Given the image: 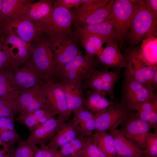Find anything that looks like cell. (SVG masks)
Returning <instances> with one entry per match:
<instances>
[{
  "label": "cell",
  "instance_id": "ee69618b",
  "mask_svg": "<svg viewBox=\"0 0 157 157\" xmlns=\"http://www.w3.org/2000/svg\"><path fill=\"white\" fill-rule=\"evenodd\" d=\"M56 2L59 5L66 8L75 7L78 8L83 5V0H57Z\"/></svg>",
  "mask_w": 157,
  "mask_h": 157
},
{
  "label": "cell",
  "instance_id": "d6a6232c",
  "mask_svg": "<svg viewBox=\"0 0 157 157\" xmlns=\"http://www.w3.org/2000/svg\"><path fill=\"white\" fill-rule=\"evenodd\" d=\"M91 141V137L79 136L60 147L59 151L64 157H76L78 153Z\"/></svg>",
  "mask_w": 157,
  "mask_h": 157
},
{
  "label": "cell",
  "instance_id": "f546056e",
  "mask_svg": "<svg viewBox=\"0 0 157 157\" xmlns=\"http://www.w3.org/2000/svg\"><path fill=\"white\" fill-rule=\"evenodd\" d=\"M137 112L141 120L147 122L150 128L157 129V96L154 93L140 106Z\"/></svg>",
  "mask_w": 157,
  "mask_h": 157
},
{
  "label": "cell",
  "instance_id": "3957f363",
  "mask_svg": "<svg viewBox=\"0 0 157 157\" xmlns=\"http://www.w3.org/2000/svg\"><path fill=\"white\" fill-rule=\"evenodd\" d=\"M98 66L95 56L83 55L80 52L55 75L56 83L71 82L82 84Z\"/></svg>",
  "mask_w": 157,
  "mask_h": 157
},
{
  "label": "cell",
  "instance_id": "8992f818",
  "mask_svg": "<svg viewBox=\"0 0 157 157\" xmlns=\"http://www.w3.org/2000/svg\"><path fill=\"white\" fill-rule=\"evenodd\" d=\"M109 1L100 0L97 3L84 4L72 11L74 28L100 23L107 19Z\"/></svg>",
  "mask_w": 157,
  "mask_h": 157
},
{
  "label": "cell",
  "instance_id": "277c9868",
  "mask_svg": "<svg viewBox=\"0 0 157 157\" xmlns=\"http://www.w3.org/2000/svg\"><path fill=\"white\" fill-rule=\"evenodd\" d=\"M137 0H110L108 4L110 22L118 38L120 45L128 35Z\"/></svg>",
  "mask_w": 157,
  "mask_h": 157
},
{
  "label": "cell",
  "instance_id": "9a60e30c",
  "mask_svg": "<svg viewBox=\"0 0 157 157\" xmlns=\"http://www.w3.org/2000/svg\"><path fill=\"white\" fill-rule=\"evenodd\" d=\"M42 85L51 107L58 119L64 122L68 120L71 114L68 109L63 91L52 81L44 82Z\"/></svg>",
  "mask_w": 157,
  "mask_h": 157
},
{
  "label": "cell",
  "instance_id": "ac0fdd59",
  "mask_svg": "<svg viewBox=\"0 0 157 157\" xmlns=\"http://www.w3.org/2000/svg\"><path fill=\"white\" fill-rule=\"evenodd\" d=\"M2 39L14 61L18 65L29 60L31 52V43L21 39L10 33H3Z\"/></svg>",
  "mask_w": 157,
  "mask_h": 157
},
{
  "label": "cell",
  "instance_id": "7c38bea8",
  "mask_svg": "<svg viewBox=\"0 0 157 157\" xmlns=\"http://www.w3.org/2000/svg\"><path fill=\"white\" fill-rule=\"evenodd\" d=\"M49 38L52 47L56 75L66 64L74 58L80 51L75 42L76 40L74 36Z\"/></svg>",
  "mask_w": 157,
  "mask_h": 157
},
{
  "label": "cell",
  "instance_id": "30bf717a",
  "mask_svg": "<svg viewBox=\"0 0 157 157\" xmlns=\"http://www.w3.org/2000/svg\"><path fill=\"white\" fill-rule=\"evenodd\" d=\"M0 28L3 33H12L22 40L31 43L43 33L40 23L32 20L24 15L17 19L1 23Z\"/></svg>",
  "mask_w": 157,
  "mask_h": 157
},
{
  "label": "cell",
  "instance_id": "7dc6e473",
  "mask_svg": "<svg viewBox=\"0 0 157 157\" xmlns=\"http://www.w3.org/2000/svg\"><path fill=\"white\" fill-rule=\"evenodd\" d=\"M53 157H64L59 153L58 149L56 151Z\"/></svg>",
  "mask_w": 157,
  "mask_h": 157
},
{
  "label": "cell",
  "instance_id": "ab89813d",
  "mask_svg": "<svg viewBox=\"0 0 157 157\" xmlns=\"http://www.w3.org/2000/svg\"><path fill=\"white\" fill-rule=\"evenodd\" d=\"M0 138L4 142L9 145H14L20 139L15 129L4 130L0 134Z\"/></svg>",
  "mask_w": 157,
  "mask_h": 157
},
{
  "label": "cell",
  "instance_id": "4dcf8cb0",
  "mask_svg": "<svg viewBox=\"0 0 157 157\" xmlns=\"http://www.w3.org/2000/svg\"><path fill=\"white\" fill-rule=\"evenodd\" d=\"M140 50L141 56L145 63L157 70V37L148 35L142 40Z\"/></svg>",
  "mask_w": 157,
  "mask_h": 157
},
{
  "label": "cell",
  "instance_id": "7402d4cb",
  "mask_svg": "<svg viewBox=\"0 0 157 157\" xmlns=\"http://www.w3.org/2000/svg\"><path fill=\"white\" fill-rule=\"evenodd\" d=\"M80 136H83L72 120L67 123L64 122L47 145L51 148L58 149Z\"/></svg>",
  "mask_w": 157,
  "mask_h": 157
},
{
  "label": "cell",
  "instance_id": "603a6c76",
  "mask_svg": "<svg viewBox=\"0 0 157 157\" xmlns=\"http://www.w3.org/2000/svg\"><path fill=\"white\" fill-rule=\"evenodd\" d=\"M21 92L10 69H0V98L15 99Z\"/></svg>",
  "mask_w": 157,
  "mask_h": 157
},
{
  "label": "cell",
  "instance_id": "4fadbf2b",
  "mask_svg": "<svg viewBox=\"0 0 157 157\" xmlns=\"http://www.w3.org/2000/svg\"><path fill=\"white\" fill-rule=\"evenodd\" d=\"M131 111L122 102H114L110 107L95 114L96 132L116 129L121 125Z\"/></svg>",
  "mask_w": 157,
  "mask_h": 157
},
{
  "label": "cell",
  "instance_id": "f35d334b",
  "mask_svg": "<svg viewBox=\"0 0 157 157\" xmlns=\"http://www.w3.org/2000/svg\"><path fill=\"white\" fill-rule=\"evenodd\" d=\"M16 120L26 125L31 132L38 126L37 119L33 112L19 115Z\"/></svg>",
  "mask_w": 157,
  "mask_h": 157
},
{
  "label": "cell",
  "instance_id": "ba28073f",
  "mask_svg": "<svg viewBox=\"0 0 157 157\" xmlns=\"http://www.w3.org/2000/svg\"><path fill=\"white\" fill-rule=\"evenodd\" d=\"M154 90L132 78L124 77L122 86L121 102L130 110L137 111L142 104L154 93Z\"/></svg>",
  "mask_w": 157,
  "mask_h": 157
},
{
  "label": "cell",
  "instance_id": "cb8c5ba5",
  "mask_svg": "<svg viewBox=\"0 0 157 157\" xmlns=\"http://www.w3.org/2000/svg\"><path fill=\"white\" fill-rule=\"evenodd\" d=\"M34 1L33 0H2L0 24L22 16L28 5Z\"/></svg>",
  "mask_w": 157,
  "mask_h": 157
},
{
  "label": "cell",
  "instance_id": "1f68e13d",
  "mask_svg": "<svg viewBox=\"0 0 157 157\" xmlns=\"http://www.w3.org/2000/svg\"><path fill=\"white\" fill-rule=\"evenodd\" d=\"M91 138L92 142L107 157H119L113 138L109 133L106 131L96 132Z\"/></svg>",
  "mask_w": 157,
  "mask_h": 157
},
{
  "label": "cell",
  "instance_id": "83f0119b",
  "mask_svg": "<svg viewBox=\"0 0 157 157\" xmlns=\"http://www.w3.org/2000/svg\"><path fill=\"white\" fill-rule=\"evenodd\" d=\"M74 37L76 41H79L85 51V54L95 56L103 50L104 43L108 40L98 36L84 33H74Z\"/></svg>",
  "mask_w": 157,
  "mask_h": 157
},
{
  "label": "cell",
  "instance_id": "e0dca14e",
  "mask_svg": "<svg viewBox=\"0 0 157 157\" xmlns=\"http://www.w3.org/2000/svg\"><path fill=\"white\" fill-rule=\"evenodd\" d=\"M118 41H109L101 52L96 56L97 66L100 64L101 69L125 68L127 66L125 59L121 54L118 46Z\"/></svg>",
  "mask_w": 157,
  "mask_h": 157
},
{
  "label": "cell",
  "instance_id": "7a4b0ae2",
  "mask_svg": "<svg viewBox=\"0 0 157 157\" xmlns=\"http://www.w3.org/2000/svg\"><path fill=\"white\" fill-rule=\"evenodd\" d=\"M148 35L157 37V17L144 5L137 0L127 37L129 42L136 45Z\"/></svg>",
  "mask_w": 157,
  "mask_h": 157
},
{
  "label": "cell",
  "instance_id": "d6986e66",
  "mask_svg": "<svg viewBox=\"0 0 157 157\" xmlns=\"http://www.w3.org/2000/svg\"><path fill=\"white\" fill-rule=\"evenodd\" d=\"M55 83L63 91L68 109L71 114L84 107L85 95L83 84L71 82Z\"/></svg>",
  "mask_w": 157,
  "mask_h": 157
},
{
  "label": "cell",
  "instance_id": "e575fe53",
  "mask_svg": "<svg viewBox=\"0 0 157 157\" xmlns=\"http://www.w3.org/2000/svg\"><path fill=\"white\" fill-rule=\"evenodd\" d=\"M2 37L0 38V69H11L17 64L14 60Z\"/></svg>",
  "mask_w": 157,
  "mask_h": 157
},
{
  "label": "cell",
  "instance_id": "5b68a950",
  "mask_svg": "<svg viewBox=\"0 0 157 157\" xmlns=\"http://www.w3.org/2000/svg\"><path fill=\"white\" fill-rule=\"evenodd\" d=\"M40 23L42 32L49 38L74 36V32L72 29L73 19L72 11L59 5L55 0L49 16Z\"/></svg>",
  "mask_w": 157,
  "mask_h": 157
},
{
  "label": "cell",
  "instance_id": "6da1fadb",
  "mask_svg": "<svg viewBox=\"0 0 157 157\" xmlns=\"http://www.w3.org/2000/svg\"><path fill=\"white\" fill-rule=\"evenodd\" d=\"M31 44V52L28 61L37 69L44 82L55 83L54 56L49 39L43 33Z\"/></svg>",
  "mask_w": 157,
  "mask_h": 157
},
{
  "label": "cell",
  "instance_id": "4316f807",
  "mask_svg": "<svg viewBox=\"0 0 157 157\" xmlns=\"http://www.w3.org/2000/svg\"><path fill=\"white\" fill-rule=\"evenodd\" d=\"M54 0H40L33 2L28 6L24 16L36 22H41L50 15Z\"/></svg>",
  "mask_w": 157,
  "mask_h": 157
},
{
  "label": "cell",
  "instance_id": "681fc988",
  "mask_svg": "<svg viewBox=\"0 0 157 157\" xmlns=\"http://www.w3.org/2000/svg\"><path fill=\"white\" fill-rule=\"evenodd\" d=\"M3 35V33L0 28V38H1L2 37Z\"/></svg>",
  "mask_w": 157,
  "mask_h": 157
},
{
  "label": "cell",
  "instance_id": "74e56055",
  "mask_svg": "<svg viewBox=\"0 0 157 157\" xmlns=\"http://www.w3.org/2000/svg\"><path fill=\"white\" fill-rule=\"evenodd\" d=\"M76 157H107L92 141L80 151Z\"/></svg>",
  "mask_w": 157,
  "mask_h": 157
},
{
  "label": "cell",
  "instance_id": "f1b7e54d",
  "mask_svg": "<svg viewBox=\"0 0 157 157\" xmlns=\"http://www.w3.org/2000/svg\"><path fill=\"white\" fill-rule=\"evenodd\" d=\"M72 121L78 126L80 132L84 136L91 137L92 132L95 129V114L84 107L74 112Z\"/></svg>",
  "mask_w": 157,
  "mask_h": 157
},
{
  "label": "cell",
  "instance_id": "2e32d148",
  "mask_svg": "<svg viewBox=\"0 0 157 157\" xmlns=\"http://www.w3.org/2000/svg\"><path fill=\"white\" fill-rule=\"evenodd\" d=\"M21 92L44 82L37 69L29 61L20 65H16L11 69Z\"/></svg>",
  "mask_w": 157,
  "mask_h": 157
},
{
  "label": "cell",
  "instance_id": "8fae6325",
  "mask_svg": "<svg viewBox=\"0 0 157 157\" xmlns=\"http://www.w3.org/2000/svg\"><path fill=\"white\" fill-rule=\"evenodd\" d=\"M15 102L17 113L19 115L41 109L51 108L42 84L22 91L15 99Z\"/></svg>",
  "mask_w": 157,
  "mask_h": 157
},
{
  "label": "cell",
  "instance_id": "5bb4252c",
  "mask_svg": "<svg viewBox=\"0 0 157 157\" xmlns=\"http://www.w3.org/2000/svg\"><path fill=\"white\" fill-rule=\"evenodd\" d=\"M119 131L128 139L134 141L144 150L150 129L148 123L139 117L137 112L131 111L121 125Z\"/></svg>",
  "mask_w": 157,
  "mask_h": 157
},
{
  "label": "cell",
  "instance_id": "d590c367",
  "mask_svg": "<svg viewBox=\"0 0 157 157\" xmlns=\"http://www.w3.org/2000/svg\"><path fill=\"white\" fill-rule=\"evenodd\" d=\"M17 113L15 99L0 98V117H14Z\"/></svg>",
  "mask_w": 157,
  "mask_h": 157
},
{
  "label": "cell",
  "instance_id": "d4e9b609",
  "mask_svg": "<svg viewBox=\"0 0 157 157\" xmlns=\"http://www.w3.org/2000/svg\"><path fill=\"white\" fill-rule=\"evenodd\" d=\"M74 33H84L98 36L109 41H119L118 36L110 22L74 28Z\"/></svg>",
  "mask_w": 157,
  "mask_h": 157
},
{
  "label": "cell",
  "instance_id": "8d00e7d4",
  "mask_svg": "<svg viewBox=\"0 0 157 157\" xmlns=\"http://www.w3.org/2000/svg\"><path fill=\"white\" fill-rule=\"evenodd\" d=\"M144 154L141 157H157V130L150 133L146 141Z\"/></svg>",
  "mask_w": 157,
  "mask_h": 157
},
{
  "label": "cell",
  "instance_id": "9c48e42d",
  "mask_svg": "<svg viewBox=\"0 0 157 157\" xmlns=\"http://www.w3.org/2000/svg\"><path fill=\"white\" fill-rule=\"evenodd\" d=\"M121 69L109 71L103 69H94L84 81V90L90 89L103 93L109 96L114 101V86L120 76Z\"/></svg>",
  "mask_w": 157,
  "mask_h": 157
},
{
  "label": "cell",
  "instance_id": "f6af8a7d",
  "mask_svg": "<svg viewBox=\"0 0 157 157\" xmlns=\"http://www.w3.org/2000/svg\"><path fill=\"white\" fill-rule=\"evenodd\" d=\"M142 1L145 6L157 17V0H144Z\"/></svg>",
  "mask_w": 157,
  "mask_h": 157
},
{
  "label": "cell",
  "instance_id": "60d3db41",
  "mask_svg": "<svg viewBox=\"0 0 157 157\" xmlns=\"http://www.w3.org/2000/svg\"><path fill=\"white\" fill-rule=\"evenodd\" d=\"M15 149L14 144H7L0 138V157H14Z\"/></svg>",
  "mask_w": 157,
  "mask_h": 157
},
{
  "label": "cell",
  "instance_id": "44dd1931",
  "mask_svg": "<svg viewBox=\"0 0 157 157\" xmlns=\"http://www.w3.org/2000/svg\"><path fill=\"white\" fill-rule=\"evenodd\" d=\"M113 136L119 157H141L145 151L140 149L116 129L109 130Z\"/></svg>",
  "mask_w": 157,
  "mask_h": 157
},
{
  "label": "cell",
  "instance_id": "c3c4849f",
  "mask_svg": "<svg viewBox=\"0 0 157 157\" xmlns=\"http://www.w3.org/2000/svg\"><path fill=\"white\" fill-rule=\"evenodd\" d=\"M2 9V0H0V19Z\"/></svg>",
  "mask_w": 157,
  "mask_h": 157
},
{
  "label": "cell",
  "instance_id": "484cf974",
  "mask_svg": "<svg viewBox=\"0 0 157 157\" xmlns=\"http://www.w3.org/2000/svg\"><path fill=\"white\" fill-rule=\"evenodd\" d=\"M87 90L84 94V107L91 112L96 114L110 107L113 104L114 101L108 99L104 94Z\"/></svg>",
  "mask_w": 157,
  "mask_h": 157
},
{
  "label": "cell",
  "instance_id": "bcb514c9",
  "mask_svg": "<svg viewBox=\"0 0 157 157\" xmlns=\"http://www.w3.org/2000/svg\"><path fill=\"white\" fill-rule=\"evenodd\" d=\"M151 87L156 90L157 88V71L156 72L154 76L151 81Z\"/></svg>",
  "mask_w": 157,
  "mask_h": 157
},
{
  "label": "cell",
  "instance_id": "ffe728a7",
  "mask_svg": "<svg viewBox=\"0 0 157 157\" xmlns=\"http://www.w3.org/2000/svg\"><path fill=\"white\" fill-rule=\"evenodd\" d=\"M64 122L58 119L51 118L31 132L27 140L40 146L46 145L47 141L52 138Z\"/></svg>",
  "mask_w": 157,
  "mask_h": 157
},
{
  "label": "cell",
  "instance_id": "7bdbcfd3",
  "mask_svg": "<svg viewBox=\"0 0 157 157\" xmlns=\"http://www.w3.org/2000/svg\"><path fill=\"white\" fill-rule=\"evenodd\" d=\"M58 150L50 148L46 145L40 146L35 157H53Z\"/></svg>",
  "mask_w": 157,
  "mask_h": 157
},
{
  "label": "cell",
  "instance_id": "836d02e7",
  "mask_svg": "<svg viewBox=\"0 0 157 157\" xmlns=\"http://www.w3.org/2000/svg\"><path fill=\"white\" fill-rule=\"evenodd\" d=\"M14 153V157H35L39 148L27 140H19Z\"/></svg>",
  "mask_w": 157,
  "mask_h": 157
},
{
  "label": "cell",
  "instance_id": "b9f144b4",
  "mask_svg": "<svg viewBox=\"0 0 157 157\" xmlns=\"http://www.w3.org/2000/svg\"><path fill=\"white\" fill-rule=\"evenodd\" d=\"M14 129V117H0V134L4 130Z\"/></svg>",
  "mask_w": 157,
  "mask_h": 157
},
{
  "label": "cell",
  "instance_id": "52a82bcc",
  "mask_svg": "<svg viewBox=\"0 0 157 157\" xmlns=\"http://www.w3.org/2000/svg\"><path fill=\"white\" fill-rule=\"evenodd\" d=\"M124 56L126 67L124 73L126 78H130L151 86V81L157 70L147 65L143 61L140 48H131L126 50Z\"/></svg>",
  "mask_w": 157,
  "mask_h": 157
}]
</instances>
